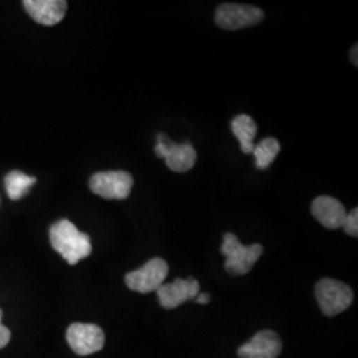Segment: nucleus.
<instances>
[{
    "label": "nucleus",
    "mask_w": 358,
    "mask_h": 358,
    "mask_svg": "<svg viewBox=\"0 0 358 358\" xmlns=\"http://www.w3.org/2000/svg\"><path fill=\"white\" fill-rule=\"evenodd\" d=\"M220 252L226 256V271L232 276H242L248 273L255 266L256 262L263 254V247L260 244L243 245L236 235L229 232L223 236Z\"/></svg>",
    "instance_id": "2"
},
{
    "label": "nucleus",
    "mask_w": 358,
    "mask_h": 358,
    "mask_svg": "<svg viewBox=\"0 0 358 358\" xmlns=\"http://www.w3.org/2000/svg\"><path fill=\"white\" fill-rule=\"evenodd\" d=\"M164 159L170 170L176 173H186L195 165L196 152L190 143L171 141L167 146V153Z\"/></svg>",
    "instance_id": "12"
},
{
    "label": "nucleus",
    "mask_w": 358,
    "mask_h": 358,
    "mask_svg": "<svg viewBox=\"0 0 358 358\" xmlns=\"http://www.w3.org/2000/svg\"><path fill=\"white\" fill-rule=\"evenodd\" d=\"M264 19V13L254 6L226 3L217 7L215 23L226 31H236L256 26Z\"/></svg>",
    "instance_id": "5"
},
{
    "label": "nucleus",
    "mask_w": 358,
    "mask_h": 358,
    "mask_svg": "<svg viewBox=\"0 0 358 358\" xmlns=\"http://www.w3.org/2000/svg\"><path fill=\"white\" fill-rule=\"evenodd\" d=\"M169 275V266L161 257H154L143 267L137 271L129 272L125 282L131 291L140 294L157 292V289L164 284Z\"/></svg>",
    "instance_id": "4"
},
{
    "label": "nucleus",
    "mask_w": 358,
    "mask_h": 358,
    "mask_svg": "<svg viewBox=\"0 0 358 358\" xmlns=\"http://www.w3.org/2000/svg\"><path fill=\"white\" fill-rule=\"evenodd\" d=\"M199 294V282L195 279H176L170 284H162L157 294L161 306L166 309L182 306L183 303L195 299Z\"/></svg>",
    "instance_id": "8"
},
{
    "label": "nucleus",
    "mask_w": 358,
    "mask_h": 358,
    "mask_svg": "<svg viewBox=\"0 0 358 358\" xmlns=\"http://www.w3.org/2000/svg\"><path fill=\"white\" fill-rule=\"evenodd\" d=\"M343 229L345 230L348 235L350 236H357L358 235V210L353 208L349 214H346L344 223H343Z\"/></svg>",
    "instance_id": "16"
},
{
    "label": "nucleus",
    "mask_w": 358,
    "mask_h": 358,
    "mask_svg": "<svg viewBox=\"0 0 358 358\" xmlns=\"http://www.w3.org/2000/svg\"><path fill=\"white\" fill-rule=\"evenodd\" d=\"M357 51V45H355V47H353V50H352V52H350V60H352V63L356 65V66L358 65Z\"/></svg>",
    "instance_id": "19"
},
{
    "label": "nucleus",
    "mask_w": 358,
    "mask_h": 358,
    "mask_svg": "<svg viewBox=\"0 0 358 358\" xmlns=\"http://www.w3.org/2000/svg\"><path fill=\"white\" fill-rule=\"evenodd\" d=\"M50 241L53 250L71 266H75L92 252L90 235L78 231L68 219H62L52 226Z\"/></svg>",
    "instance_id": "1"
},
{
    "label": "nucleus",
    "mask_w": 358,
    "mask_h": 358,
    "mask_svg": "<svg viewBox=\"0 0 358 358\" xmlns=\"http://www.w3.org/2000/svg\"><path fill=\"white\" fill-rule=\"evenodd\" d=\"M11 340V332L4 325H0V349H3Z\"/></svg>",
    "instance_id": "17"
},
{
    "label": "nucleus",
    "mask_w": 358,
    "mask_h": 358,
    "mask_svg": "<svg viewBox=\"0 0 358 358\" xmlns=\"http://www.w3.org/2000/svg\"><path fill=\"white\" fill-rule=\"evenodd\" d=\"M231 129L234 136L241 142V149L244 154H251L254 148H255L256 133H257V127L255 121L247 115H236L232 122H231Z\"/></svg>",
    "instance_id": "13"
},
{
    "label": "nucleus",
    "mask_w": 358,
    "mask_h": 358,
    "mask_svg": "<svg viewBox=\"0 0 358 358\" xmlns=\"http://www.w3.org/2000/svg\"><path fill=\"white\" fill-rule=\"evenodd\" d=\"M1 316H3V312H1V309H0V325H1Z\"/></svg>",
    "instance_id": "20"
},
{
    "label": "nucleus",
    "mask_w": 358,
    "mask_h": 358,
    "mask_svg": "<svg viewBox=\"0 0 358 358\" xmlns=\"http://www.w3.org/2000/svg\"><path fill=\"white\" fill-rule=\"evenodd\" d=\"M36 183V178L27 176L22 171H11L4 178V185H6V192L7 195L13 201H19L26 195L28 190L32 187V185Z\"/></svg>",
    "instance_id": "14"
},
{
    "label": "nucleus",
    "mask_w": 358,
    "mask_h": 358,
    "mask_svg": "<svg viewBox=\"0 0 358 358\" xmlns=\"http://www.w3.org/2000/svg\"><path fill=\"white\" fill-rule=\"evenodd\" d=\"M315 294L321 310L327 316H337L350 307L353 291L344 282L333 279H322L316 284Z\"/></svg>",
    "instance_id": "3"
},
{
    "label": "nucleus",
    "mask_w": 358,
    "mask_h": 358,
    "mask_svg": "<svg viewBox=\"0 0 358 358\" xmlns=\"http://www.w3.org/2000/svg\"><path fill=\"white\" fill-rule=\"evenodd\" d=\"M133 186V177L127 171H103L90 180L92 192L103 199H127Z\"/></svg>",
    "instance_id": "6"
},
{
    "label": "nucleus",
    "mask_w": 358,
    "mask_h": 358,
    "mask_svg": "<svg viewBox=\"0 0 358 358\" xmlns=\"http://www.w3.org/2000/svg\"><path fill=\"white\" fill-rule=\"evenodd\" d=\"M280 152V143L276 138H264L260 143L255 145L252 153L255 155L256 167L260 170L268 169Z\"/></svg>",
    "instance_id": "15"
},
{
    "label": "nucleus",
    "mask_w": 358,
    "mask_h": 358,
    "mask_svg": "<svg viewBox=\"0 0 358 358\" xmlns=\"http://www.w3.org/2000/svg\"><path fill=\"white\" fill-rule=\"evenodd\" d=\"M23 6L36 23L47 27L60 23L68 8L64 0H24Z\"/></svg>",
    "instance_id": "9"
},
{
    "label": "nucleus",
    "mask_w": 358,
    "mask_h": 358,
    "mask_svg": "<svg viewBox=\"0 0 358 358\" xmlns=\"http://www.w3.org/2000/svg\"><path fill=\"white\" fill-rule=\"evenodd\" d=\"M211 300V296L210 294H198V296L195 297V301L198 304H208Z\"/></svg>",
    "instance_id": "18"
},
{
    "label": "nucleus",
    "mask_w": 358,
    "mask_h": 358,
    "mask_svg": "<svg viewBox=\"0 0 358 358\" xmlns=\"http://www.w3.org/2000/svg\"><path fill=\"white\" fill-rule=\"evenodd\" d=\"M312 214L324 227L329 230H337L343 227V223L346 217V210L338 199L322 195L313 201Z\"/></svg>",
    "instance_id": "11"
},
{
    "label": "nucleus",
    "mask_w": 358,
    "mask_h": 358,
    "mask_svg": "<svg viewBox=\"0 0 358 358\" xmlns=\"http://www.w3.org/2000/svg\"><path fill=\"white\" fill-rule=\"evenodd\" d=\"M282 352V341L278 333L263 331L256 333L252 340L241 346L238 356L241 358H278Z\"/></svg>",
    "instance_id": "10"
},
{
    "label": "nucleus",
    "mask_w": 358,
    "mask_h": 358,
    "mask_svg": "<svg viewBox=\"0 0 358 358\" xmlns=\"http://www.w3.org/2000/svg\"><path fill=\"white\" fill-rule=\"evenodd\" d=\"M66 341L78 356H90L103 349L105 334L94 324L75 322L66 331Z\"/></svg>",
    "instance_id": "7"
}]
</instances>
